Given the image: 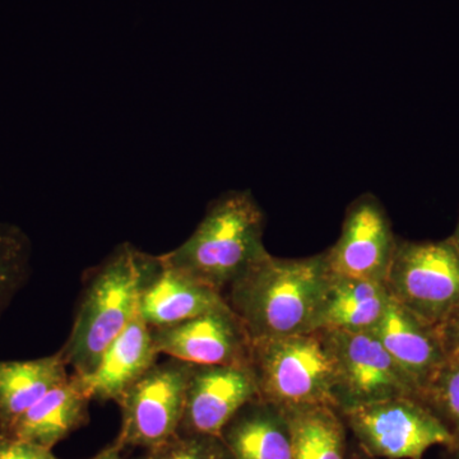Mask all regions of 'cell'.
<instances>
[{
    "instance_id": "6da1fadb",
    "label": "cell",
    "mask_w": 459,
    "mask_h": 459,
    "mask_svg": "<svg viewBox=\"0 0 459 459\" xmlns=\"http://www.w3.org/2000/svg\"><path fill=\"white\" fill-rule=\"evenodd\" d=\"M331 270L325 253L282 259L268 255L225 292L252 340L316 331Z\"/></svg>"
},
{
    "instance_id": "7a4b0ae2",
    "label": "cell",
    "mask_w": 459,
    "mask_h": 459,
    "mask_svg": "<svg viewBox=\"0 0 459 459\" xmlns=\"http://www.w3.org/2000/svg\"><path fill=\"white\" fill-rule=\"evenodd\" d=\"M264 225V212L255 195L249 190H231L211 202L181 246L161 256L225 296L232 283L270 255L263 241Z\"/></svg>"
},
{
    "instance_id": "3957f363",
    "label": "cell",
    "mask_w": 459,
    "mask_h": 459,
    "mask_svg": "<svg viewBox=\"0 0 459 459\" xmlns=\"http://www.w3.org/2000/svg\"><path fill=\"white\" fill-rule=\"evenodd\" d=\"M153 255L119 244L87 274L71 334L60 350L66 367L89 376L137 312L138 296Z\"/></svg>"
},
{
    "instance_id": "277c9868",
    "label": "cell",
    "mask_w": 459,
    "mask_h": 459,
    "mask_svg": "<svg viewBox=\"0 0 459 459\" xmlns=\"http://www.w3.org/2000/svg\"><path fill=\"white\" fill-rule=\"evenodd\" d=\"M249 369L259 400L281 409H337V359L323 331L252 340Z\"/></svg>"
},
{
    "instance_id": "5b68a950",
    "label": "cell",
    "mask_w": 459,
    "mask_h": 459,
    "mask_svg": "<svg viewBox=\"0 0 459 459\" xmlns=\"http://www.w3.org/2000/svg\"><path fill=\"white\" fill-rule=\"evenodd\" d=\"M398 303L431 325L459 307V250L451 238L398 240L385 281Z\"/></svg>"
},
{
    "instance_id": "8992f818",
    "label": "cell",
    "mask_w": 459,
    "mask_h": 459,
    "mask_svg": "<svg viewBox=\"0 0 459 459\" xmlns=\"http://www.w3.org/2000/svg\"><path fill=\"white\" fill-rule=\"evenodd\" d=\"M344 424L373 458L422 459L428 449L452 451L455 437L418 398L400 397L342 411Z\"/></svg>"
},
{
    "instance_id": "52a82bcc",
    "label": "cell",
    "mask_w": 459,
    "mask_h": 459,
    "mask_svg": "<svg viewBox=\"0 0 459 459\" xmlns=\"http://www.w3.org/2000/svg\"><path fill=\"white\" fill-rule=\"evenodd\" d=\"M193 368L170 358L135 380L117 402L122 424L113 446L148 451L179 433Z\"/></svg>"
},
{
    "instance_id": "ba28073f",
    "label": "cell",
    "mask_w": 459,
    "mask_h": 459,
    "mask_svg": "<svg viewBox=\"0 0 459 459\" xmlns=\"http://www.w3.org/2000/svg\"><path fill=\"white\" fill-rule=\"evenodd\" d=\"M323 332L337 359L336 406L340 412L392 398L419 400V386L373 332Z\"/></svg>"
},
{
    "instance_id": "9c48e42d",
    "label": "cell",
    "mask_w": 459,
    "mask_h": 459,
    "mask_svg": "<svg viewBox=\"0 0 459 459\" xmlns=\"http://www.w3.org/2000/svg\"><path fill=\"white\" fill-rule=\"evenodd\" d=\"M397 244L385 207L364 195L347 208L341 237L325 255L332 273L385 283Z\"/></svg>"
},
{
    "instance_id": "30bf717a",
    "label": "cell",
    "mask_w": 459,
    "mask_h": 459,
    "mask_svg": "<svg viewBox=\"0 0 459 459\" xmlns=\"http://www.w3.org/2000/svg\"><path fill=\"white\" fill-rule=\"evenodd\" d=\"M151 331L160 355L193 365L249 368L252 338L230 305Z\"/></svg>"
},
{
    "instance_id": "8fae6325",
    "label": "cell",
    "mask_w": 459,
    "mask_h": 459,
    "mask_svg": "<svg viewBox=\"0 0 459 459\" xmlns=\"http://www.w3.org/2000/svg\"><path fill=\"white\" fill-rule=\"evenodd\" d=\"M258 398V388L249 368L195 365L186 388L179 433L220 439L230 420Z\"/></svg>"
},
{
    "instance_id": "7c38bea8",
    "label": "cell",
    "mask_w": 459,
    "mask_h": 459,
    "mask_svg": "<svg viewBox=\"0 0 459 459\" xmlns=\"http://www.w3.org/2000/svg\"><path fill=\"white\" fill-rule=\"evenodd\" d=\"M228 305L221 292L168 264L161 255H153L137 307L151 328H161Z\"/></svg>"
},
{
    "instance_id": "4fadbf2b",
    "label": "cell",
    "mask_w": 459,
    "mask_h": 459,
    "mask_svg": "<svg viewBox=\"0 0 459 459\" xmlns=\"http://www.w3.org/2000/svg\"><path fill=\"white\" fill-rule=\"evenodd\" d=\"M373 333L416 383L420 394L448 358L437 325L420 318L392 296Z\"/></svg>"
},
{
    "instance_id": "5bb4252c",
    "label": "cell",
    "mask_w": 459,
    "mask_h": 459,
    "mask_svg": "<svg viewBox=\"0 0 459 459\" xmlns=\"http://www.w3.org/2000/svg\"><path fill=\"white\" fill-rule=\"evenodd\" d=\"M92 398L77 374L47 392L0 435L53 449L90 421Z\"/></svg>"
},
{
    "instance_id": "9a60e30c",
    "label": "cell",
    "mask_w": 459,
    "mask_h": 459,
    "mask_svg": "<svg viewBox=\"0 0 459 459\" xmlns=\"http://www.w3.org/2000/svg\"><path fill=\"white\" fill-rule=\"evenodd\" d=\"M160 353L153 342L152 331L141 314L135 312L107 351L98 368L81 377L92 401H119L124 392L157 362Z\"/></svg>"
},
{
    "instance_id": "2e32d148",
    "label": "cell",
    "mask_w": 459,
    "mask_h": 459,
    "mask_svg": "<svg viewBox=\"0 0 459 459\" xmlns=\"http://www.w3.org/2000/svg\"><path fill=\"white\" fill-rule=\"evenodd\" d=\"M231 459H294L285 410L255 400L234 416L220 437Z\"/></svg>"
},
{
    "instance_id": "e0dca14e",
    "label": "cell",
    "mask_w": 459,
    "mask_h": 459,
    "mask_svg": "<svg viewBox=\"0 0 459 459\" xmlns=\"http://www.w3.org/2000/svg\"><path fill=\"white\" fill-rule=\"evenodd\" d=\"M389 300L391 294L385 283L331 272L316 331L373 332Z\"/></svg>"
},
{
    "instance_id": "ac0fdd59",
    "label": "cell",
    "mask_w": 459,
    "mask_h": 459,
    "mask_svg": "<svg viewBox=\"0 0 459 459\" xmlns=\"http://www.w3.org/2000/svg\"><path fill=\"white\" fill-rule=\"evenodd\" d=\"M68 377L60 351L35 360L0 361V433Z\"/></svg>"
},
{
    "instance_id": "d6986e66",
    "label": "cell",
    "mask_w": 459,
    "mask_h": 459,
    "mask_svg": "<svg viewBox=\"0 0 459 459\" xmlns=\"http://www.w3.org/2000/svg\"><path fill=\"white\" fill-rule=\"evenodd\" d=\"M291 425L294 459H346V424L332 406L283 409Z\"/></svg>"
},
{
    "instance_id": "ffe728a7",
    "label": "cell",
    "mask_w": 459,
    "mask_h": 459,
    "mask_svg": "<svg viewBox=\"0 0 459 459\" xmlns=\"http://www.w3.org/2000/svg\"><path fill=\"white\" fill-rule=\"evenodd\" d=\"M32 244L14 223L0 222V316L31 273Z\"/></svg>"
},
{
    "instance_id": "44dd1931",
    "label": "cell",
    "mask_w": 459,
    "mask_h": 459,
    "mask_svg": "<svg viewBox=\"0 0 459 459\" xmlns=\"http://www.w3.org/2000/svg\"><path fill=\"white\" fill-rule=\"evenodd\" d=\"M420 401L443 422L459 446V353L449 355L422 389ZM452 449V451H453ZM451 451V452H452Z\"/></svg>"
},
{
    "instance_id": "7402d4cb",
    "label": "cell",
    "mask_w": 459,
    "mask_h": 459,
    "mask_svg": "<svg viewBox=\"0 0 459 459\" xmlns=\"http://www.w3.org/2000/svg\"><path fill=\"white\" fill-rule=\"evenodd\" d=\"M142 459H231L219 437L178 433Z\"/></svg>"
},
{
    "instance_id": "603a6c76",
    "label": "cell",
    "mask_w": 459,
    "mask_h": 459,
    "mask_svg": "<svg viewBox=\"0 0 459 459\" xmlns=\"http://www.w3.org/2000/svg\"><path fill=\"white\" fill-rule=\"evenodd\" d=\"M0 459H62L53 449L0 435Z\"/></svg>"
},
{
    "instance_id": "cb8c5ba5",
    "label": "cell",
    "mask_w": 459,
    "mask_h": 459,
    "mask_svg": "<svg viewBox=\"0 0 459 459\" xmlns=\"http://www.w3.org/2000/svg\"><path fill=\"white\" fill-rule=\"evenodd\" d=\"M446 355L459 353V307L437 325Z\"/></svg>"
},
{
    "instance_id": "d4e9b609",
    "label": "cell",
    "mask_w": 459,
    "mask_h": 459,
    "mask_svg": "<svg viewBox=\"0 0 459 459\" xmlns=\"http://www.w3.org/2000/svg\"><path fill=\"white\" fill-rule=\"evenodd\" d=\"M122 452L123 451L117 449V446H113V444H110V446L102 449V451L98 453L95 457L91 459H126L123 457Z\"/></svg>"
},
{
    "instance_id": "484cf974",
    "label": "cell",
    "mask_w": 459,
    "mask_h": 459,
    "mask_svg": "<svg viewBox=\"0 0 459 459\" xmlns=\"http://www.w3.org/2000/svg\"><path fill=\"white\" fill-rule=\"evenodd\" d=\"M451 240L453 241V244H455V247H457V249L459 250V220L457 226H455V232L449 237Z\"/></svg>"
},
{
    "instance_id": "4316f807",
    "label": "cell",
    "mask_w": 459,
    "mask_h": 459,
    "mask_svg": "<svg viewBox=\"0 0 459 459\" xmlns=\"http://www.w3.org/2000/svg\"><path fill=\"white\" fill-rule=\"evenodd\" d=\"M351 459H374V458L370 457L369 455H367V453L362 451V453H355V455H352Z\"/></svg>"
},
{
    "instance_id": "83f0119b",
    "label": "cell",
    "mask_w": 459,
    "mask_h": 459,
    "mask_svg": "<svg viewBox=\"0 0 459 459\" xmlns=\"http://www.w3.org/2000/svg\"><path fill=\"white\" fill-rule=\"evenodd\" d=\"M449 453H451L453 457H455V459H459V446H457V448L453 449V451Z\"/></svg>"
}]
</instances>
